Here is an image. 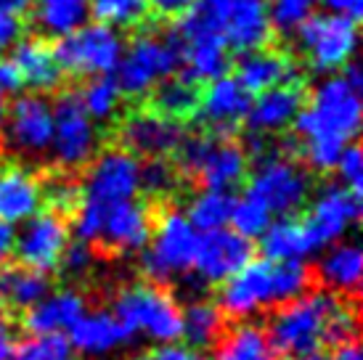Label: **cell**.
<instances>
[{
  "label": "cell",
  "mask_w": 363,
  "mask_h": 360,
  "mask_svg": "<svg viewBox=\"0 0 363 360\" xmlns=\"http://www.w3.org/2000/svg\"><path fill=\"white\" fill-rule=\"evenodd\" d=\"M231 210L233 196L228 191L202 189L189 204L186 218H189L196 233H212V230H220L231 223Z\"/></svg>",
  "instance_id": "obj_35"
},
{
  "label": "cell",
  "mask_w": 363,
  "mask_h": 360,
  "mask_svg": "<svg viewBox=\"0 0 363 360\" xmlns=\"http://www.w3.org/2000/svg\"><path fill=\"white\" fill-rule=\"evenodd\" d=\"M196 244H199V233L194 230L189 218L175 207H164L154 218L149 244L143 247L141 268L149 276V283L164 286V283L186 279L194 268Z\"/></svg>",
  "instance_id": "obj_7"
},
{
  "label": "cell",
  "mask_w": 363,
  "mask_h": 360,
  "mask_svg": "<svg viewBox=\"0 0 363 360\" xmlns=\"http://www.w3.org/2000/svg\"><path fill=\"white\" fill-rule=\"evenodd\" d=\"M91 13L96 24L111 30H130L149 19L152 6L149 0H91Z\"/></svg>",
  "instance_id": "obj_36"
},
{
  "label": "cell",
  "mask_w": 363,
  "mask_h": 360,
  "mask_svg": "<svg viewBox=\"0 0 363 360\" xmlns=\"http://www.w3.org/2000/svg\"><path fill=\"white\" fill-rule=\"evenodd\" d=\"M117 149L133 154L135 159H170L172 154H178L183 138V125L172 120H164L160 114H154L149 106L146 109H133L125 114L114 130Z\"/></svg>",
  "instance_id": "obj_14"
},
{
  "label": "cell",
  "mask_w": 363,
  "mask_h": 360,
  "mask_svg": "<svg viewBox=\"0 0 363 360\" xmlns=\"http://www.w3.org/2000/svg\"><path fill=\"white\" fill-rule=\"evenodd\" d=\"M215 360H276L265 329L257 323H236L233 329L223 331L220 342L215 344Z\"/></svg>",
  "instance_id": "obj_33"
},
{
  "label": "cell",
  "mask_w": 363,
  "mask_h": 360,
  "mask_svg": "<svg viewBox=\"0 0 363 360\" xmlns=\"http://www.w3.org/2000/svg\"><path fill=\"white\" fill-rule=\"evenodd\" d=\"M172 32L178 40L199 35L220 38L225 48L242 56L268 48L273 35L265 0H196Z\"/></svg>",
  "instance_id": "obj_3"
},
{
  "label": "cell",
  "mask_w": 363,
  "mask_h": 360,
  "mask_svg": "<svg viewBox=\"0 0 363 360\" xmlns=\"http://www.w3.org/2000/svg\"><path fill=\"white\" fill-rule=\"evenodd\" d=\"M196 0H149V6L157 16L162 19H175V16H183L186 11L191 9Z\"/></svg>",
  "instance_id": "obj_49"
},
{
  "label": "cell",
  "mask_w": 363,
  "mask_h": 360,
  "mask_svg": "<svg viewBox=\"0 0 363 360\" xmlns=\"http://www.w3.org/2000/svg\"><path fill=\"white\" fill-rule=\"evenodd\" d=\"M13 236H16V230L11 228V225H3V223H0V262L13 252Z\"/></svg>",
  "instance_id": "obj_52"
},
{
  "label": "cell",
  "mask_w": 363,
  "mask_h": 360,
  "mask_svg": "<svg viewBox=\"0 0 363 360\" xmlns=\"http://www.w3.org/2000/svg\"><path fill=\"white\" fill-rule=\"evenodd\" d=\"M181 170L170 159H146L141 164V191L149 199H167L181 186Z\"/></svg>",
  "instance_id": "obj_38"
},
{
  "label": "cell",
  "mask_w": 363,
  "mask_h": 360,
  "mask_svg": "<svg viewBox=\"0 0 363 360\" xmlns=\"http://www.w3.org/2000/svg\"><path fill=\"white\" fill-rule=\"evenodd\" d=\"M141 360H204L202 355L191 347H181V344H162L149 355H143Z\"/></svg>",
  "instance_id": "obj_47"
},
{
  "label": "cell",
  "mask_w": 363,
  "mask_h": 360,
  "mask_svg": "<svg viewBox=\"0 0 363 360\" xmlns=\"http://www.w3.org/2000/svg\"><path fill=\"white\" fill-rule=\"evenodd\" d=\"M149 109L172 122H189L199 109V88L186 77H167L149 93Z\"/></svg>",
  "instance_id": "obj_32"
},
{
  "label": "cell",
  "mask_w": 363,
  "mask_h": 360,
  "mask_svg": "<svg viewBox=\"0 0 363 360\" xmlns=\"http://www.w3.org/2000/svg\"><path fill=\"white\" fill-rule=\"evenodd\" d=\"M175 167L181 170V175L196 180L202 189L228 191L244 180L250 167V154L231 135L199 133L183 138Z\"/></svg>",
  "instance_id": "obj_6"
},
{
  "label": "cell",
  "mask_w": 363,
  "mask_h": 360,
  "mask_svg": "<svg viewBox=\"0 0 363 360\" xmlns=\"http://www.w3.org/2000/svg\"><path fill=\"white\" fill-rule=\"evenodd\" d=\"M315 0H273L268 9V21L271 30L279 35H297L303 30V24L313 16Z\"/></svg>",
  "instance_id": "obj_40"
},
{
  "label": "cell",
  "mask_w": 363,
  "mask_h": 360,
  "mask_svg": "<svg viewBox=\"0 0 363 360\" xmlns=\"http://www.w3.org/2000/svg\"><path fill=\"white\" fill-rule=\"evenodd\" d=\"M11 61L19 69L24 88H32L38 96L48 93V90H56L61 85V80H64L56 53H53V45H48L45 38H38V35L19 38L13 43Z\"/></svg>",
  "instance_id": "obj_25"
},
{
  "label": "cell",
  "mask_w": 363,
  "mask_h": 360,
  "mask_svg": "<svg viewBox=\"0 0 363 360\" xmlns=\"http://www.w3.org/2000/svg\"><path fill=\"white\" fill-rule=\"evenodd\" d=\"M21 30H24V24H21L19 16L0 13V56L9 48H13V43L21 38Z\"/></svg>",
  "instance_id": "obj_45"
},
{
  "label": "cell",
  "mask_w": 363,
  "mask_h": 360,
  "mask_svg": "<svg viewBox=\"0 0 363 360\" xmlns=\"http://www.w3.org/2000/svg\"><path fill=\"white\" fill-rule=\"evenodd\" d=\"M260 249L271 262H303L315 247L305 230L303 220L279 218L260 236Z\"/></svg>",
  "instance_id": "obj_30"
},
{
  "label": "cell",
  "mask_w": 363,
  "mask_h": 360,
  "mask_svg": "<svg viewBox=\"0 0 363 360\" xmlns=\"http://www.w3.org/2000/svg\"><path fill=\"white\" fill-rule=\"evenodd\" d=\"M329 360H363L361 358V350H358V344H342V347H334L332 358Z\"/></svg>",
  "instance_id": "obj_53"
},
{
  "label": "cell",
  "mask_w": 363,
  "mask_h": 360,
  "mask_svg": "<svg viewBox=\"0 0 363 360\" xmlns=\"http://www.w3.org/2000/svg\"><path fill=\"white\" fill-rule=\"evenodd\" d=\"M329 9V13L334 16H345V19H353L358 21L363 13V0H315Z\"/></svg>",
  "instance_id": "obj_48"
},
{
  "label": "cell",
  "mask_w": 363,
  "mask_h": 360,
  "mask_svg": "<svg viewBox=\"0 0 363 360\" xmlns=\"http://www.w3.org/2000/svg\"><path fill=\"white\" fill-rule=\"evenodd\" d=\"M51 291V276L27 265H0V308L27 313Z\"/></svg>",
  "instance_id": "obj_29"
},
{
  "label": "cell",
  "mask_w": 363,
  "mask_h": 360,
  "mask_svg": "<svg viewBox=\"0 0 363 360\" xmlns=\"http://www.w3.org/2000/svg\"><path fill=\"white\" fill-rule=\"evenodd\" d=\"M114 315L133 337H146L157 344H175L181 339V305L164 286L141 281L117 291Z\"/></svg>",
  "instance_id": "obj_8"
},
{
  "label": "cell",
  "mask_w": 363,
  "mask_h": 360,
  "mask_svg": "<svg viewBox=\"0 0 363 360\" xmlns=\"http://www.w3.org/2000/svg\"><path fill=\"white\" fill-rule=\"evenodd\" d=\"M252 244L239 236L236 230H212L199 236L196 257H194V281L199 286L207 283H225L252 260Z\"/></svg>",
  "instance_id": "obj_18"
},
{
  "label": "cell",
  "mask_w": 363,
  "mask_h": 360,
  "mask_svg": "<svg viewBox=\"0 0 363 360\" xmlns=\"http://www.w3.org/2000/svg\"><path fill=\"white\" fill-rule=\"evenodd\" d=\"M342 300L345 297H334L329 291H305L303 297L276 308L265 329L273 352L292 360L318 355V350L329 347L332 320Z\"/></svg>",
  "instance_id": "obj_5"
},
{
  "label": "cell",
  "mask_w": 363,
  "mask_h": 360,
  "mask_svg": "<svg viewBox=\"0 0 363 360\" xmlns=\"http://www.w3.org/2000/svg\"><path fill=\"white\" fill-rule=\"evenodd\" d=\"M77 101H80L82 111H85L93 122L111 120V117L117 114V109H120L122 93H120V88H117L114 77L104 74V77L88 80V85L77 93Z\"/></svg>",
  "instance_id": "obj_37"
},
{
  "label": "cell",
  "mask_w": 363,
  "mask_h": 360,
  "mask_svg": "<svg viewBox=\"0 0 363 360\" xmlns=\"http://www.w3.org/2000/svg\"><path fill=\"white\" fill-rule=\"evenodd\" d=\"M69 244V223L64 215L43 210L24 220L21 230L13 236V254L21 265L40 273L59 268V260Z\"/></svg>",
  "instance_id": "obj_16"
},
{
  "label": "cell",
  "mask_w": 363,
  "mask_h": 360,
  "mask_svg": "<svg viewBox=\"0 0 363 360\" xmlns=\"http://www.w3.org/2000/svg\"><path fill=\"white\" fill-rule=\"evenodd\" d=\"M24 88V80H21L19 69L13 67L11 59H0V96L6 99L11 93H21Z\"/></svg>",
  "instance_id": "obj_46"
},
{
  "label": "cell",
  "mask_w": 363,
  "mask_h": 360,
  "mask_svg": "<svg viewBox=\"0 0 363 360\" xmlns=\"http://www.w3.org/2000/svg\"><path fill=\"white\" fill-rule=\"evenodd\" d=\"M122 38L117 30L104 24H82L80 30L59 38L53 45L61 74L72 77H104L117 69L122 59Z\"/></svg>",
  "instance_id": "obj_10"
},
{
  "label": "cell",
  "mask_w": 363,
  "mask_h": 360,
  "mask_svg": "<svg viewBox=\"0 0 363 360\" xmlns=\"http://www.w3.org/2000/svg\"><path fill=\"white\" fill-rule=\"evenodd\" d=\"M250 93L239 85L236 77H218L207 82L204 93H199L196 117L210 128V133L231 135V130L250 111Z\"/></svg>",
  "instance_id": "obj_22"
},
{
  "label": "cell",
  "mask_w": 363,
  "mask_h": 360,
  "mask_svg": "<svg viewBox=\"0 0 363 360\" xmlns=\"http://www.w3.org/2000/svg\"><path fill=\"white\" fill-rule=\"evenodd\" d=\"M141 191V162L122 149H106L88 164L74 210V230L80 241H96L104 215L122 201H130Z\"/></svg>",
  "instance_id": "obj_4"
},
{
  "label": "cell",
  "mask_w": 363,
  "mask_h": 360,
  "mask_svg": "<svg viewBox=\"0 0 363 360\" xmlns=\"http://www.w3.org/2000/svg\"><path fill=\"white\" fill-rule=\"evenodd\" d=\"M32 9V0H0V13H11V16H24Z\"/></svg>",
  "instance_id": "obj_51"
},
{
  "label": "cell",
  "mask_w": 363,
  "mask_h": 360,
  "mask_svg": "<svg viewBox=\"0 0 363 360\" xmlns=\"http://www.w3.org/2000/svg\"><path fill=\"white\" fill-rule=\"evenodd\" d=\"M40 204L43 189L38 175L16 164L0 167V223L3 225L30 220L32 215L40 212Z\"/></svg>",
  "instance_id": "obj_27"
},
{
  "label": "cell",
  "mask_w": 363,
  "mask_h": 360,
  "mask_svg": "<svg viewBox=\"0 0 363 360\" xmlns=\"http://www.w3.org/2000/svg\"><path fill=\"white\" fill-rule=\"evenodd\" d=\"M265 210L279 218H289L292 212L305 207L311 196V175L303 164L284 157L279 151H268L257 159V170L250 178V189Z\"/></svg>",
  "instance_id": "obj_11"
},
{
  "label": "cell",
  "mask_w": 363,
  "mask_h": 360,
  "mask_svg": "<svg viewBox=\"0 0 363 360\" xmlns=\"http://www.w3.org/2000/svg\"><path fill=\"white\" fill-rule=\"evenodd\" d=\"M43 189V201L51 204V212H59V215H74L77 210V201H80V183L67 175V172H59V175H51V178L40 180Z\"/></svg>",
  "instance_id": "obj_41"
},
{
  "label": "cell",
  "mask_w": 363,
  "mask_h": 360,
  "mask_svg": "<svg viewBox=\"0 0 363 360\" xmlns=\"http://www.w3.org/2000/svg\"><path fill=\"white\" fill-rule=\"evenodd\" d=\"M91 13V0H38L35 24L51 38L80 30Z\"/></svg>",
  "instance_id": "obj_34"
},
{
  "label": "cell",
  "mask_w": 363,
  "mask_h": 360,
  "mask_svg": "<svg viewBox=\"0 0 363 360\" xmlns=\"http://www.w3.org/2000/svg\"><path fill=\"white\" fill-rule=\"evenodd\" d=\"M3 138L11 151L21 157H43L51 151L53 138V106L38 93H27L11 103L6 114Z\"/></svg>",
  "instance_id": "obj_17"
},
{
  "label": "cell",
  "mask_w": 363,
  "mask_h": 360,
  "mask_svg": "<svg viewBox=\"0 0 363 360\" xmlns=\"http://www.w3.org/2000/svg\"><path fill=\"white\" fill-rule=\"evenodd\" d=\"M273 223V215L260 201L255 199L252 193L244 191V196L233 199V210H231V225L233 230L244 236V239H255V236H262V230Z\"/></svg>",
  "instance_id": "obj_39"
},
{
  "label": "cell",
  "mask_w": 363,
  "mask_h": 360,
  "mask_svg": "<svg viewBox=\"0 0 363 360\" xmlns=\"http://www.w3.org/2000/svg\"><path fill=\"white\" fill-rule=\"evenodd\" d=\"M361 218V196L347 186H323L308 207V218L303 220L313 247H332L345 241L347 230Z\"/></svg>",
  "instance_id": "obj_15"
},
{
  "label": "cell",
  "mask_w": 363,
  "mask_h": 360,
  "mask_svg": "<svg viewBox=\"0 0 363 360\" xmlns=\"http://www.w3.org/2000/svg\"><path fill=\"white\" fill-rule=\"evenodd\" d=\"M6 114H9V103L0 96V140H3V128H6Z\"/></svg>",
  "instance_id": "obj_54"
},
{
  "label": "cell",
  "mask_w": 363,
  "mask_h": 360,
  "mask_svg": "<svg viewBox=\"0 0 363 360\" xmlns=\"http://www.w3.org/2000/svg\"><path fill=\"white\" fill-rule=\"evenodd\" d=\"M154 228V212L143 201H122L104 215L99 244L114 254H133L149 244Z\"/></svg>",
  "instance_id": "obj_19"
},
{
  "label": "cell",
  "mask_w": 363,
  "mask_h": 360,
  "mask_svg": "<svg viewBox=\"0 0 363 360\" xmlns=\"http://www.w3.org/2000/svg\"><path fill=\"white\" fill-rule=\"evenodd\" d=\"M128 360H130V358H128ZM133 360H135V358H133Z\"/></svg>",
  "instance_id": "obj_56"
},
{
  "label": "cell",
  "mask_w": 363,
  "mask_h": 360,
  "mask_svg": "<svg viewBox=\"0 0 363 360\" xmlns=\"http://www.w3.org/2000/svg\"><path fill=\"white\" fill-rule=\"evenodd\" d=\"M93 265H96V249L88 241L77 239L67 244L56 270H61V276H67V279H82V276L91 273Z\"/></svg>",
  "instance_id": "obj_43"
},
{
  "label": "cell",
  "mask_w": 363,
  "mask_h": 360,
  "mask_svg": "<svg viewBox=\"0 0 363 360\" xmlns=\"http://www.w3.org/2000/svg\"><path fill=\"white\" fill-rule=\"evenodd\" d=\"M292 360H321L318 355H305V358H292Z\"/></svg>",
  "instance_id": "obj_55"
},
{
  "label": "cell",
  "mask_w": 363,
  "mask_h": 360,
  "mask_svg": "<svg viewBox=\"0 0 363 360\" xmlns=\"http://www.w3.org/2000/svg\"><path fill=\"white\" fill-rule=\"evenodd\" d=\"M11 360H77L67 337H30L16 344Z\"/></svg>",
  "instance_id": "obj_42"
},
{
  "label": "cell",
  "mask_w": 363,
  "mask_h": 360,
  "mask_svg": "<svg viewBox=\"0 0 363 360\" xmlns=\"http://www.w3.org/2000/svg\"><path fill=\"white\" fill-rule=\"evenodd\" d=\"M236 80L247 93L260 96L265 90L297 80V64L284 50L260 48L252 53H244L242 61L236 64Z\"/></svg>",
  "instance_id": "obj_26"
},
{
  "label": "cell",
  "mask_w": 363,
  "mask_h": 360,
  "mask_svg": "<svg viewBox=\"0 0 363 360\" xmlns=\"http://www.w3.org/2000/svg\"><path fill=\"white\" fill-rule=\"evenodd\" d=\"M225 331V315L210 300H194L181 310V339L189 342L191 350H207L220 342Z\"/></svg>",
  "instance_id": "obj_31"
},
{
  "label": "cell",
  "mask_w": 363,
  "mask_h": 360,
  "mask_svg": "<svg viewBox=\"0 0 363 360\" xmlns=\"http://www.w3.org/2000/svg\"><path fill=\"white\" fill-rule=\"evenodd\" d=\"M305 106V88L303 80L284 82L279 88H271L260 93L257 99L250 103L247 111V128L252 130V135H273V133L286 130L297 114Z\"/></svg>",
  "instance_id": "obj_21"
},
{
  "label": "cell",
  "mask_w": 363,
  "mask_h": 360,
  "mask_svg": "<svg viewBox=\"0 0 363 360\" xmlns=\"http://www.w3.org/2000/svg\"><path fill=\"white\" fill-rule=\"evenodd\" d=\"M313 273L305 262L250 260L236 276L223 283L215 302L225 318L247 320L268 308H281L311 289Z\"/></svg>",
  "instance_id": "obj_2"
},
{
  "label": "cell",
  "mask_w": 363,
  "mask_h": 360,
  "mask_svg": "<svg viewBox=\"0 0 363 360\" xmlns=\"http://www.w3.org/2000/svg\"><path fill=\"white\" fill-rule=\"evenodd\" d=\"M178 69H181V45L175 40L172 30L167 35L141 32L122 50L114 82L122 96L141 99V96H149L160 82L172 77Z\"/></svg>",
  "instance_id": "obj_9"
},
{
  "label": "cell",
  "mask_w": 363,
  "mask_h": 360,
  "mask_svg": "<svg viewBox=\"0 0 363 360\" xmlns=\"http://www.w3.org/2000/svg\"><path fill=\"white\" fill-rule=\"evenodd\" d=\"M323 283V291L334 297L353 300L361 289L363 276V252L355 241H337L323 252L318 268L313 273Z\"/></svg>",
  "instance_id": "obj_24"
},
{
  "label": "cell",
  "mask_w": 363,
  "mask_h": 360,
  "mask_svg": "<svg viewBox=\"0 0 363 360\" xmlns=\"http://www.w3.org/2000/svg\"><path fill=\"white\" fill-rule=\"evenodd\" d=\"M334 170L340 172V178H342V186H347L350 191H361V183H363V157H361V149L350 143L347 149L340 154V159L334 164Z\"/></svg>",
  "instance_id": "obj_44"
},
{
  "label": "cell",
  "mask_w": 363,
  "mask_h": 360,
  "mask_svg": "<svg viewBox=\"0 0 363 360\" xmlns=\"http://www.w3.org/2000/svg\"><path fill=\"white\" fill-rule=\"evenodd\" d=\"M72 350L85 358H106L125 350L135 342L128 326L111 310H85L82 318L69 329Z\"/></svg>",
  "instance_id": "obj_20"
},
{
  "label": "cell",
  "mask_w": 363,
  "mask_h": 360,
  "mask_svg": "<svg viewBox=\"0 0 363 360\" xmlns=\"http://www.w3.org/2000/svg\"><path fill=\"white\" fill-rule=\"evenodd\" d=\"M99 151V128L82 111L77 93H64L53 106L51 154L61 172H74L91 164Z\"/></svg>",
  "instance_id": "obj_13"
},
{
  "label": "cell",
  "mask_w": 363,
  "mask_h": 360,
  "mask_svg": "<svg viewBox=\"0 0 363 360\" xmlns=\"http://www.w3.org/2000/svg\"><path fill=\"white\" fill-rule=\"evenodd\" d=\"M297 43L305 61L318 74L345 69L358 48V24L334 13H313L297 32Z\"/></svg>",
  "instance_id": "obj_12"
},
{
  "label": "cell",
  "mask_w": 363,
  "mask_h": 360,
  "mask_svg": "<svg viewBox=\"0 0 363 360\" xmlns=\"http://www.w3.org/2000/svg\"><path fill=\"white\" fill-rule=\"evenodd\" d=\"M178 45H181V67L186 72L183 77L191 80L194 85L196 82H212L218 80V77H225V69L231 67V50L225 48V43L220 38L199 35V38L178 40Z\"/></svg>",
  "instance_id": "obj_28"
},
{
  "label": "cell",
  "mask_w": 363,
  "mask_h": 360,
  "mask_svg": "<svg viewBox=\"0 0 363 360\" xmlns=\"http://www.w3.org/2000/svg\"><path fill=\"white\" fill-rule=\"evenodd\" d=\"M88 310L85 297L77 289L48 291L35 308L24 313V329L30 337H61Z\"/></svg>",
  "instance_id": "obj_23"
},
{
  "label": "cell",
  "mask_w": 363,
  "mask_h": 360,
  "mask_svg": "<svg viewBox=\"0 0 363 360\" xmlns=\"http://www.w3.org/2000/svg\"><path fill=\"white\" fill-rule=\"evenodd\" d=\"M13 350H16V344H13V331H11L6 310L0 308V360H11L13 358Z\"/></svg>",
  "instance_id": "obj_50"
},
{
  "label": "cell",
  "mask_w": 363,
  "mask_h": 360,
  "mask_svg": "<svg viewBox=\"0 0 363 360\" xmlns=\"http://www.w3.org/2000/svg\"><path fill=\"white\" fill-rule=\"evenodd\" d=\"M361 69L347 64L342 74H332L313 90L303 111L292 122L297 138L303 140V154L308 164L318 172L334 170L361 128Z\"/></svg>",
  "instance_id": "obj_1"
}]
</instances>
